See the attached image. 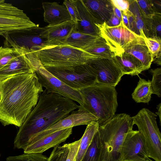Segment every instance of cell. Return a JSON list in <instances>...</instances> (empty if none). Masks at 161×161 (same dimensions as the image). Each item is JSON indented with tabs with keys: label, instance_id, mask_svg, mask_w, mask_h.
<instances>
[{
	"label": "cell",
	"instance_id": "cell-1",
	"mask_svg": "<svg viewBox=\"0 0 161 161\" xmlns=\"http://www.w3.org/2000/svg\"><path fill=\"white\" fill-rule=\"evenodd\" d=\"M36 73L21 74L0 81V122L20 127L43 92Z\"/></svg>",
	"mask_w": 161,
	"mask_h": 161
},
{
	"label": "cell",
	"instance_id": "cell-2",
	"mask_svg": "<svg viewBox=\"0 0 161 161\" xmlns=\"http://www.w3.org/2000/svg\"><path fill=\"white\" fill-rule=\"evenodd\" d=\"M80 105L60 94L47 93L46 89L38 102L19 127L14 141V147L25 149L38 133L68 116Z\"/></svg>",
	"mask_w": 161,
	"mask_h": 161
},
{
	"label": "cell",
	"instance_id": "cell-3",
	"mask_svg": "<svg viewBox=\"0 0 161 161\" xmlns=\"http://www.w3.org/2000/svg\"><path fill=\"white\" fill-rule=\"evenodd\" d=\"M134 125L132 117L122 113L115 114L99 126L101 147L100 161H121L123 144Z\"/></svg>",
	"mask_w": 161,
	"mask_h": 161
},
{
	"label": "cell",
	"instance_id": "cell-4",
	"mask_svg": "<svg viewBox=\"0 0 161 161\" xmlns=\"http://www.w3.org/2000/svg\"><path fill=\"white\" fill-rule=\"evenodd\" d=\"M115 87L96 83L78 91L82 96V106L97 119L99 126L115 114L118 103Z\"/></svg>",
	"mask_w": 161,
	"mask_h": 161
},
{
	"label": "cell",
	"instance_id": "cell-5",
	"mask_svg": "<svg viewBox=\"0 0 161 161\" xmlns=\"http://www.w3.org/2000/svg\"><path fill=\"white\" fill-rule=\"evenodd\" d=\"M38 57L45 68L67 69L95 59L84 50L65 44L50 46L39 51Z\"/></svg>",
	"mask_w": 161,
	"mask_h": 161
},
{
	"label": "cell",
	"instance_id": "cell-6",
	"mask_svg": "<svg viewBox=\"0 0 161 161\" xmlns=\"http://www.w3.org/2000/svg\"><path fill=\"white\" fill-rule=\"evenodd\" d=\"M40 27L36 26L6 33L2 35L5 39L4 46L14 48L30 58H37L40 51L53 46L40 36Z\"/></svg>",
	"mask_w": 161,
	"mask_h": 161
},
{
	"label": "cell",
	"instance_id": "cell-7",
	"mask_svg": "<svg viewBox=\"0 0 161 161\" xmlns=\"http://www.w3.org/2000/svg\"><path fill=\"white\" fill-rule=\"evenodd\" d=\"M157 115L143 108L132 117L143 137L146 153L155 161H161V134L156 121Z\"/></svg>",
	"mask_w": 161,
	"mask_h": 161
},
{
	"label": "cell",
	"instance_id": "cell-8",
	"mask_svg": "<svg viewBox=\"0 0 161 161\" xmlns=\"http://www.w3.org/2000/svg\"><path fill=\"white\" fill-rule=\"evenodd\" d=\"M96 25L99 29L100 35L106 40L116 55L123 53L125 49L130 45L145 42L143 38L126 27L122 21L119 25L114 27L108 26L105 23Z\"/></svg>",
	"mask_w": 161,
	"mask_h": 161
},
{
	"label": "cell",
	"instance_id": "cell-9",
	"mask_svg": "<svg viewBox=\"0 0 161 161\" xmlns=\"http://www.w3.org/2000/svg\"><path fill=\"white\" fill-rule=\"evenodd\" d=\"M45 68L67 85L76 90L97 83V75L88 63L67 69Z\"/></svg>",
	"mask_w": 161,
	"mask_h": 161
},
{
	"label": "cell",
	"instance_id": "cell-10",
	"mask_svg": "<svg viewBox=\"0 0 161 161\" xmlns=\"http://www.w3.org/2000/svg\"><path fill=\"white\" fill-rule=\"evenodd\" d=\"M36 26L23 10L4 0H0V35Z\"/></svg>",
	"mask_w": 161,
	"mask_h": 161
},
{
	"label": "cell",
	"instance_id": "cell-11",
	"mask_svg": "<svg viewBox=\"0 0 161 161\" xmlns=\"http://www.w3.org/2000/svg\"><path fill=\"white\" fill-rule=\"evenodd\" d=\"M39 81L47 92L60 94L77 102L82 106L83 98L78 90L74 89L56 77L42 65L36 72Z\"/></svg>",
	"mask_w": 161,
	"mask_h": 161
},
{
	"label": "cell",
	"instance_id": "cell-12",
	"mask_svg": "<svg viewBox=\"0 0 161 161\" xmlns=\"http://www.w3.org/2000/svg\"><path fill=\"white\" fill-rule=\"evenodd\" d=\"M77 109L72 111L68 116L50 127L36 135L31 141L39 139L60 130L78 125H87L92 122L97 121V118L95 116L87 111L82 106H80Z\"/></svg>",
	"mask_w": 161,
	"mask_h": 161
},
{
	"label": "cell",
	"instance_id": "cell-13",
	"mask_svg": "<svg viewBox=\"0 0 161 161\" xmlns=\"http://www.w3.org/2000/svg\"><path fill=\"white\" fill-rule=\"evenodd\" d=\"M97 75V83L115 87L124 75L112 58H98L88 63Z\"/></svg>",
	"mask_w": 161,
	"mask_h": 161
},
{
	"label": "cell",
	"instance_id": "cell-14",
	"mask_svg": "<svg viewBox=\"0 0 161 161\" xmlns=\"http://www.w3.org/2000/svg\"><path fill=\"white\" fill-rule=\"evenodd\" d=\"M149 158L146 153L142 134L138 130H132L128 133L123 144L120 161H144Z\"/></svg>",
	"mask_w": 161,
	"mask_h": 161
},
{
	"label": "cell",
	"instance_id": "cell-15",
	"mask_svg": "<svg viewBox=\"0 0 161 161\" xmlns=\"http://www.w3.org/2000/svg\"><path fill=\"white\" fill-rule=\"evenodd\" d=\"M72 128L60 130L39 139L31 141L24 150V153H42L51 148L59 146L72 134Z\"/></svg>",
	"mask_w": 161,
	"mask_h": 161
},
{
	"label": "cell",
	"instance_id": "cell-16",
	"mask_svg": "<svg viewBox=\"0 0 161 161\" xmlns=\"http://www.w3.org/2000/svg\"><path fill=\"white\" fill-rule=\"evenodd\" d=\"M77 23L72 20L40 28V35L52 45L62 44L63 42L75 29Z\"/></svg>",
	"mask_w": 161,
	"mask_h": 161
},
{
	"label": "cell",
	"instance_id": "cell-17",
	"mask_svg": "<svg viewBox=\"0 0 161 161\" xmlns=\"http://www.w3.org/2000/svg\"><path fill=\"white\" fill-rule=\"evenodd\" d=\"M19 52L17 56L0 69V81L15 75L32 73L37 71L31 61L23 53Z\"/></svg>",
	"mask_w": 161,
	"mask_h": 161
},
{
	"label": "cell",
	"instance_id": "cell-18",
	"mask_svg": "<svg viewBox=\"0 0 161 161\" xmlns=\"http://www.w3.org/2000/svg\"><path fill=\"white\" fill-rule=\"evenodd\" d=\"M95 24L106 23L113 13V5L110 0H82Z\"/></svg>",
	"mask_w": 161,
	"mask_h": 161
},
{
	"label": "cell",
	"instance_id": "cell-19",
	"mask_svg": "<svg viewBox=\"0 0 161 161\" xmlns=\"http://www.w3.org/2000/svg\"><path fill=\"white\" fill-rule=\"evenodd\" d=\"M44 21L50 25L60 24L71 20L70 15L66 6L56 2L42 3Z\"/></svg>",
	"mask_w": 161,
	"mask_h": 161
},
{
	"label": "cell",
	"instance_id": "cell-20",
	"mask_svg": "<svg viewBox=\"0 0 161 161\" xmlns=\"http://www.w3.org/2000/svg\"><path fill=\"white\" fill-rule=\"evenodd\" d=\"M112 58L124 75H138L146 70L138 59L125 52L115 55Z\"/></svg>",
	"mask_w": 161,
	"mask_h": 161
},
{
	"label": "cell",
	"instance_id": "cell-21",
	"mask_svg": "<svg viewBox=\"0 0 161 161\" xmlns=\"http://www.w3.org/2000/svg\"><path fill=\"white\" fill-rule=\"evenodd\" d=\"M75 2L80 20L77 23L75 30L88 34L100 36L98 28L82 0H75Z\"/></svg>",
	"mask_w": 161,
	"mask_h": 161
},
{
	"label": "cell",
	"instance_id": "cell-22",
	"mask_svg": "<svg viewBox=\"0 0 161 161\" xmlns=\"http://www.w3.org/2000/svg\"><path fill=\"white\" fill-rule=\"evenodd\" d=\"M82 50L91 55L95 59L112 58L116 55L106 40L101 36Z\"/></svg>",
	"mask_w": 161,
	"mask_h": 161
},
{
	"label": "cell",
	"instance_id": "cell-23",
	"mask_svg": "<svg viewBox=\"0 0 161 161\" xmlns=\"http://www.w3.org/2000/svg\"><path fill=\"white\" fill-rule=\"evenodd\" d=\"M124 52L130 54L138 59L146 70L149 69L154 58L149 50L145 42L130 45L124 50Z\"/></svg>",
	"mask_w": 161,
	"mask_h": 161
},
{
	"label": "cell",
	"instance_id": "cell-24",
	"mask_svg": "<svg viewBox=\"0 0 161 161\" xmlns=\"http://www.w3.org/2000/svg\"><path fill=\"white\" fill-rule=\"evenodd\" d=\"M99 126L97 121L92 122L87 125L84 133L80 138L81 141L75 161H81L94 136L98 130Z\"/></svg>",
	"mask_w": 161,
	"mask_h": 161
},
{
	"label": "cell",
	"instance_id": "cell-25",
	"mask_svg": "<svg viewBox=\"0 0 161 161\" xmlns=\"http://www.w3.org/2000/svg\"><path fill=\"white\" fill-rule=\"evenodd\" d=\"M99 36H95L83 33L78 31L75 29L63 42L62 44H68L83 49Z\"/></svg>",
	"mask_w": 161,
	"mask_h": 161
},
{
	"label": "cell",
	"instance_id": "cell-26",
	"mask_svg": "<svg viewBox=\"0 0 161 161\" xmlns=\"http://www.w3.org/2000/svg\"><path fill=\"white\" fill-rule=\"evenodd\" d=\"M152 94L151 81L139 77L137 86L132 94L133 99L137 103H148Z\"/></svg>",
	"mask_w": 161,
	"mask_h": 161
},
{
	"label": "cell",
	"instance_id": "cell-27",
	"mask_svg": "<svg viewBox=\"0 0 161 161\" xmlns=\"http://www.w3.org/2000/svg\"><path fill=\"white\" fill-rule=\"evenodd\" d=\"M128 10L132 14L134 20L133 32L143 39L147 37L144 18L142 16L136 0H129Z\"/></svg>",
	"mask_w": 161,
	"mask_h": 161
},
{
	"label": "cell",
	"instance_id": "cell-28",
	"mask_svg": "<svg viewBox=\"0 0 161 161\" xmlns=\"http://www.w3.org/2000/svg\"><path fill=\"white\" fill-rule=\"evenodd\" d=\"M101 149L100 136L98 130L81 161H100Z\"/></svg>",
	"mask_w": 161,
	"mask_h": 161
},
{
	"label": "cell",
	"instance_id": "cell-29",
	"mask_svg": "<svg viewBox=\"0 0 161 161\" xmlns=\"http://www.w3.org/2000/svg\"><path fill=\"white\" fill-rule=\"evenodd\" d=\"M19 54L13 47H0V69L5 66Z\"/></svg>",
	"mask_w": 161,
	"mask_h": 161
},
{
	"label": "cell",
	"instance_id": "cell-30",
	"mask_svg": "<svg viewBox=\"0 0 161 161\" xmlns=\"http://www.w3.org/2000/svg\"><path fill=\"white\" fill-rule=\"evenodd\" d=\"M69 145L70 143L53 147L49 157L48 158V161H66Z\"/></svg>",
	"mask_w": 161,
	"mask_h": 161
},
{
	"label": "cell",
	"instance_id": "cell-31",
	"mask_svg": "<svg viewBox=\"0 0 161 161\" xmlns=\"http://www.w3.org/2000/svg\"><path fill=\"white\" fill-rule=\"evenodd\" d=\"M7 161H48V158L42 153H24L17 156L8 157Z\"/></svg>",
	"mask_w": 161,
	"mask_h": 161
},
{
	"label": "cell",
	"instance_id": "cell-32",
	"mask_svg": "<svg viewBox=\"0 0 161 161\" xmlns=\"http://www.w3.org/2000/svg\"><path fill=\"white\" fill-rule=\"evenodd\" d=\"M149 72L153 77L151 81V86L153 94L161 97V68L151 69Z\"/></svg>",
	"mask_w": 161,
	"mask_h": 161
},
{
	"label": "cell",
	"instance_id": "cell-33",
	"mask_svg": "<svg viewBox=\"0 0 161 161\" xmlns=\"http://www.w3.org/2000/svg\"><path fill=\"white\" fill-rule=\"evenodd\" d=\"M149 50L156 58L161 55V39L155 37H146L144 39Z\"/></svg>",
	"mask_w": 161,
	"mask_h": 161
},
{
	"label": "cell",
	"instance_id": "cell-34",
	"mask_svg": "<svg viewBox=\"0 0 161 161\" xmlns=\"http://www.w3.org/2000/svg\"><path fill=\"white\" fill-rule=\"evenodd\" d=\"M143 17L151 18L155 14L151 0H136Z\"/></svg>",
	"mask_w": 161,
	"mask_h": 161
},
{
	"label": "cell",
	"instance_id": "cell-35",
	"mask_svg": "<svg viewBox=\"0 0 161 161\" xmlns=\"http://www.w3.org/2000/svg\"><path fill=\"white\" fill-rule=\"evenodd\" d=\"M151 36L161 39V14L155 13L151 18Z\"/></svg>",
	"mask_w": 161,
	"mask_h": 161
},
{
	"label": "cell",
	"instance_id": "cell-36",
	"mask_svg": "<svg viewBox=\"0 0 161 161\" xmlns=\"http://www.w3.org/2000/svg\"><path fill=\"white\" fill-rule=\"evenodd\" d=\"M66 7L71 16V19L77 23L80 21V17L75 0H65L63 3Z\"/></svg>",
	"mask_w": 161,
	"mask_h": 161
},
{
	"label": "cell",
	"instance_id": "cell-37",
	"mask_svg": "<svg viewBox=\"0 0 161 161\" xmlns=\"http://www.w3.org/2000/svg\"><path fill=\"white\" fill-rule=\"evenodd\" d=\"M81 138L70 143L69 151L66 161H75L79 148Z\"/></svg>",
	"mask_w": 161,
	"mask_h": 161
},
{
	"label": "cell",
	"instance_id": "cell-38",
	"mask_svg": "<svg viewBox=\"0 0 161 161\" xmlns=\"http://www.w3.org/2000/svg\"><path fill=\"white\" fill-rule=\"evenodd\" d=\"M112 4L116 8L123 12L127 11L129 8V0H110Z\"/></svg>",
	"mask_w": 161,
	"mask_h": 161
},
{
	"label": "cell",
	"instance_id": "cell-39",
	"mask_svg": "<svg viewBox=\"0 0 161 161\" xmlns=\"http://www.w3.org/2000/svg\"><path fill=\"white\" fill-rule=\"evenodd\" d=\"M121 21V20L114 15L113 13L110 19L105 23L108 26L114 27L119 25Z\"/></svg>",
	"mask_w": 161,
	"mask_h": 161
},
{
	"label": "cell",
	"instance_id": "cell-40",
	"mask_svg": "<svg viewBox=\"0 0 161 161\" xmlns=\"http://www.w3.org/2000/svg\"><path fill=\"white\" fill-rule=\"evenodd\" d=\"M113 14L121 20L122 21V11L115 7L114 5Z\"/></svg>",
	"mask_w": 161,
	"mask_h": 161
},
{
	"label": "cell",
	"instance_id": "cell-41",
	"mask_svg": "<svg viewBox=\"0 0 161 161\" xmlns=\"http://www.w3.org/2000/svg\"><path fill=\"white\" fill-rule=\"evenodd\" d=\"M122 12V20L124 25L129 29V22L128 18L125 12Z\"/></svg>",
	"mask_w": 161,
	"mask_h": 161
},
{
	"label": "cell",
	"instance_id": "cell-42",
	"mask_svg": "<svg viewBox=\"0 0 161 161\" xmlns=\"http://www.w3.org/2000/svg\"><path fill=\"white\" fill-rule=\"evenodd\" d=\"M161 103H160L157 105V108L158 109L157 112H156V114L158 116L159 119L160 125L161 123Z\"/></svg>",
	"mask_w": 161,
	"mask_h": 161
},
{
	"label": "cell",
	"instance_id": "cell-43",
	"mask_svg": "<svg viewBox=\"0 0 161 161\" xmlns=\"http://www.w3.org/2000/svg\"><path fill=\"white\" fill-rule=\"evenodd\" d=\"M156 58V59H154L153 61H154V62L158 65H161V55Z\"/></svg>",
	"mask_w": 161,
	"mask_h": 161
},
{
	"label": "cell",
	"instance_id": "cell-44",
	"mask_svg": "<svg viewBox=\"0 0 161 161\" xmlns=\"http://www.w3.org/2000/svg\"><path fill=\"white\" fill-rule=\"evenodd\" d=\"M144 161H153V160H152V159H150V158L148 159H147Z\"/></svg>",
	"mask_w": 161,
	"mask_h": 161
},
{
	"label": "cell",
	"instance_id": "cell-45",
	"mask_svg": "<svg viewBox=\"0 0 161 161\" xmlns=\"http://www.w3.org/2000/svg\"><path fill=\"white\" fill-rule=\"evenodd\" d=\"M0 156H1V155H0Z\"/></svg>",
	"mask_w": 161,
	"mask_h": 161
}]
</instances>
